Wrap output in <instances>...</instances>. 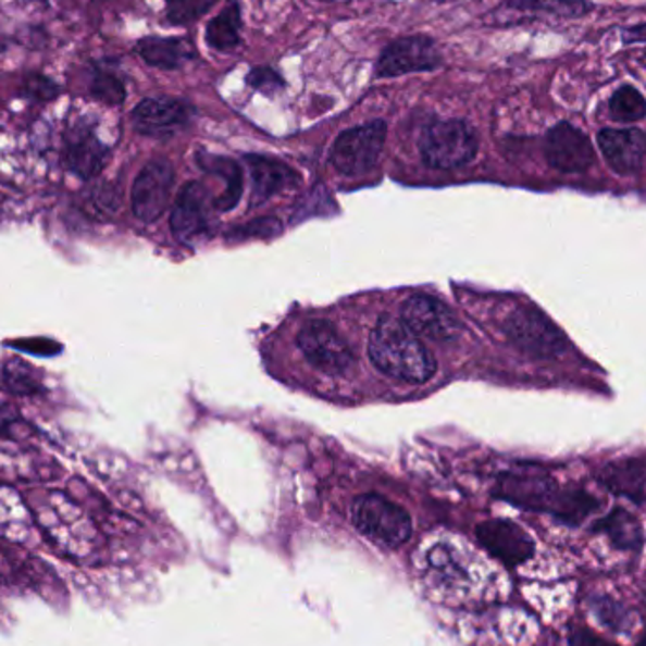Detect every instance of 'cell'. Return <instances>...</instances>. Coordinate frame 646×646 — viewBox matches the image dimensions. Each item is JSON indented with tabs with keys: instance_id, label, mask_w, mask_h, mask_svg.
Returning <instances> with one entry per match:
<instances>
[{
	"instance_id": "obj_1",
	"label": "cell",
	"mask_w": 646,
	"mask_h": 646,
	"mask_svg": "<svg viewBox=\"0 0 646 646\" xmlns=\"http://www.w3.org/2000/svg\"><path fill=\"white\" fill-rule=\"evenodd\" d=\"M496 496L520 509L550 514L568 525H581L601 507V501L586 489L561 486L552 476L535 469L501 474Z\"/></svg>"
},
{
	"instance_id": "obj_2",
	"label": "cell",
	"mask_w": 646,
	"mask_h": 646,
	"mask_svg": "<svg viewBox=\"0 0 646 646\" xmlns=\"http://www.w3.org/2000/svg\"><path fill=\"white\" fill-rule=\"evenodd\" d=\"M373 365L394 381L424 384L437 371V361L402 320L382 316L369 338Z\"/></svg>"
},
{
	"instance_id": "obj_3",
	"label": "cell",
	"mask_w": 646,
	"mask_h": 646,
	"mask_svg": "<svg viewBox=\"0 0 646 646\" xmlns=\"http://www.w3.org/2000/svg\"><path fill=\"white\" fill-rule=\"evenodd\" d=\"M353 527L374 545L395 550L412 537V518L386 497L365 494L353 499Z\"/></svg>"
},
{
	"instance_id": "obj_4",
	"label": "cell",
	"mask_w": 646,
	"mask_h": 646,
	"mask_svg": "<svg viewBox=\"0 0 646 646\" xmlns=\"http://www.w3.org/2000/svg\"><path fill=\"white\" fill-rule=\"evenodd\" d=\"M476 151V133L461 120L433 123L420 138V153L425 165L438 171H450L471 163Z\"/></svg>"
},
{
	"instance_id": "obj_5",
	"label": "cell",
	"mask_w": 646,
	"mask_h": 646,
	"mask_svg": "<svg viewBox=\"0 0 646 646\" xmlns=\"http://www.w3.org/2000/svg\"><path fill=\"white\" fill-rule=\"evenodd\" d=\"M386 131L388 127L381 120L345 131L331 148V165L343 176H361L373 171L384 150Z\"/></svg>"
},
{
	"instance_id": "obj_6",
	"label": "cell",
	"mask_w": 646,
	"mask_h": 646,
	"mask_svg": "<svg viewBox=\"0 0 646 646\" xmlns=\"http://www.w3.org/2000/svg\"><path fill=\"white\" fill-rule=\"evenodd\" d=\"M505 331L512 345L535 358H558L568 348L563 331L537 309H518Z\"/></svg>"
},
{
	"instance_id": "obj_7",
	"label": "cell",
	"mask_w": 646,
	"mask_h": 646,
	"mask_svg": "<svg viewBox=\"0 0 646 646\" xmlns=\"http://www.w3.org/2000/svg\"><path fill=\"white\" fill-rule=\"evenodd\" d=\"M297 346L312 367L325 374H345L356 363L352 348L338 335L331 323L314 320L297 335Z\"/></svg>"
},
{
	"instance_id": "obj_8",
	"label": "cell",
	"mask_w": 646,
	"mask_h": 646,
	"mask_svg": "<svg viewBox=\"0 0 646 646\" xmlns=\"http://www.w3.org/2000/svg\"><path fill=\"white\" fill-rule=\"evenodd\" d=\"M476 538L482 548L507 568H518L535 554V541L522 525L505 518L486 520L476 527Z\"/></svg>"
},
{
	"instance_id": "obj_9",
	"label": "cell",
	"mask_w": 646,
	"mask_h": 646,
	"mask_svg": "<svg viewBox=\"0 0 646 646\" xmlns=\"http://www.w3.org/2000/svg\"><path fill=\"white\" fill-rule=\"evenodd\" d=\"M174 169L166 159H153L144 166L133 186V212L144 223L159 220L173 195Z\"/></svg>"
},
{
	"instance_id": "obj_10",
	"label": "cell",
	"mask_w": 646,
	"mask_h": 646,
	"mask_svg": "<svg viewBox=\"0 0 646 646\" xmlns=\"http://www.w3.org/2000/svg\"><path fill=\"white\" fill-rule=\"evenodd\" d=\"M443 65L437 44L427 36H405L389 44L376 63V76L392 78L409 72L435 71Z\"/></svg>"
},
{
	"instance_id": "obj_11",
	"label": "cell",
	"mask_w": 646,
	"mask_h": 646,
	"mask_svg": "<svg viewBox=\"0 0 646 646\" xmlns=\"http://www.w3.org/2000/svg\"><path fill=\"white\" fill-rule=\"evenodd\" d=\"M545 156L548 165L563 174L586 173L596 161L589 138L569 122L558 123L548 131Z\"/></svg>"
},
{
	"instance_id": "obj_12",
	"label": "cell",
	"mask_w": 646,
	"mask_h": 646,
	"mask_svg": "<svg viewBox=\"0 0 646 646\" xmlns=\"http://www.w3.org/2000/svg\"><path fill=\"white\" fill-rule=\"evenodd\" d=\"M401 320L410 331L431 340H452L460 333L452 310L430 295H412L402 302Z\"/></svg>"
},
{
	"instance_id": "obj_13",
	"label": "cell",
	"mask_w": 646,
	"mask_h": 646,
	"mask_svg": "<svg viewBox=\"0 0 646 646\" xmlns=\"http://www.w3.org/2000/svg\"><path fill=\"white\" fill-rule=\"evenodd\" d=\"M189 117L191 108L171 97L146 99L133 110V125L146 137H173L186 127Z\"/></svg>"
},
{
	"instance_id": "obj_14",
	"label": "cell",
	"mask_w": 646,
	"mask_h": 646,
	"mask_svg": "<svg viewBox=\"0 0 646 646\" xmlns=\"http://www.w3.org/2000/svg\"><path fill=\"white\" fill-rule=\"evenodd\" d=\"M171 229L179 243H194L209 229V199L199 182L182 187L174 202Z\"/></svg>"
},
{
	"instance_id": "obj_15",
	"label": "cell",
	"mask_w": 646,
	"mask_h": 646,
	"mask_svg": "<svg viewBox=\"0 0 646 646\" xmlns=\"http://www.w3.org/2000/svg\"><path fill=\"white\" fill-rule=\"evenodd\" d=\"M610 169L618 174L639 173L646 158V137L639 129H604L597 135Z\"/></svg>"
},
{
	"instance_id": "obj_16",
	"label": "cell",
	"mask_w": 646,
	"mask_h": 646,
	"mask_svg": "<svg viewBox=\"0 0 646 646\" xmlns=\"http://www.w3.org/2000/svg\"><path fill=\"white\" fill-rule=\"evenodd\" d=\"M599 484L610 494L637 505L646 502V456L610 461L597 474Z\"/></svg>"
},
{
	"instance_id": "obj_17",
	"label": "cell",
	"mask_w": 646,
	"mask_h": 646,
	"mask_svg": "<svg viewBox=\"0 0 646 646\" xmlns=\"http://www.w3.org/2000/svg\"><path fill=\"white\" fill-rule=\"evenodd\" d=\"M107 146L97 138L94 131L76 127L69 135L66 142V161L72 171L82 178H94L101 173L107 163Z\"/></svg>"
},
{
	"instance_id": "obj_18",
	"label": "cell",
	"mask_w": 646,
	"mask_h": 646,
	"mask_svg": "<svg viewBox=\"0 0 646 646\" xmlns=\"http://www.w3.org/2000/svg\"><path fill=\"white\" fill-rule=\"evenodd\" d=\"M594 532L604 533L614 548L628 550V552L639 550L643 541H645L637 517H633L630 510L622 509V507L610 510L607 517L597 520L594 524Z\"/></svg>"
},
{
	"instance_id": "obj_19",
	"label": "cell",
	"mask_w": 646,
	"mask_h": 646,
	"mask_svg": "<svg viewBox=\"0 0 646 646\" xmlns=\"http://www.w3.org/2000/svg\"><path fill=\"white\" fill-rule=\"evenodd\" d=\"M138 55L151 66L163 71H173L184 65L186 61L195 58L191 44L182 38H144L137 46Z\"/></svg>"
},
{
	"instance_id": "obj_20",
	"label": "cell",
	"mask_w": 646,
	"mask_h": 646,
	"mask_svg": "<svg viewBox=\"0 0 646 646\" xmlns=\"http://www.w3.org/2000/svg\"><path fill=\"white\" fill-rule=\"evenodd\" d=\"M246 163L250 166L251 186H253V204L266 201L269 197L278 194L282 187L291 179V171L276 159L263 156H248Z\"/></svg>"
},
{
	"instance_id": "obj_21",
	"label": "cell",
	"mask_w": 646,
	"mask_h": 646,
	"mask_svg": "<svg viewBox=\"0 0 646 646\" xmlns=\"http://www.w3.org/2000/svg\"><path fill=\"white\" fill-rule=\"evenodd\" d=\"M425 573L431 584H438L443 588H456L467 581V569L460 561V556L452 545L437 543L425 554Z\"/></svg>"
},
{
	"instance_id": "obj_22",
	"label": "cell",
	"mask_w": 646,
	"mask_h": 646,
	"mask_svg": "<svg viewBox=\"0 0 646 646\" xmlns=\"http://www.w3.org/2000/svg\"><path fill=\"white\" fill-rule=\"evenodd\" d=\"M501 8L522 15L582 17L594 10V4L589 0H505Z\"/></svg>"
},
{
	"instance_id": "obj_23",
	"label": "cell",
	"mask_w": 646,
	"mask_h": 646,
	"mask_svg": "<svg viewBox=\"0 0 646 646\" xmlns=\"http://www.w3.org/2000/svg\"><path fill=\"white\" fill-rule=\"evenodd\" d=\"M240 42V10L237 2H229L222 14L215 15L207 27V44L214 50H233Z\"/></svg>"
},
{
	"instance_id": "obj_24",
	"label": "cell",
	"mask_w": 646,
	"mask_h": 646,
	"mask_svg": "<svg viewBox=\"0 0 646 646\" xmlns=\"http://www.w3.org/2000/svg\"><path fill=\"white\" fill-rule=\"evenodd\" d=\"M609 114L614 122H639L646 115V99L637 87L622 86L610 97Z\"/></svg>"
},
{
	"instance_id": "obj_25",
	"label": "cell",
	"mask_w": 646,
	"mask_h": 646,
	"mask_svg": "<svg viewBox=\"0 0 646 646\" xmlns=\"http://www.w3.org/2000/svg\"><path fill=\"white\" fill-rule=\"evenodd\" d=\"M204 166H209L210 171L220 173L227 178V189L215 204L222 210H229L231 207H235L238 199H240V194H243V174H240L237 163H233L229 159L212 158L210 161H204Z\"/></svg>"
},
{
	"instance_id": "obj_26",
	"label": "cell",
	"mask_w": 646,
	"mask_h": 646,
	"mask_svg": "<svg viewBox=\"0 0 646 646\" xmlns=\"http://www.w3.org/2000/svg\"><path fill=\"white\" fill-rule=\"evenodd\" d=\"M592 609L596 612L597 620H599L601 624L607 625L609 630L624 632L625 628L630 625L628 610H625L622 605L617 604L614 599H610V597H594V599H592Z\"/></svg>"
},
{
	"instance_id": "obj_27",
	"label": "cell",
	"mask_w": 646,
	"mask_h": 646,
	"mask_svg": "<svg viewBox=\"0 0 646 646\" xmlns=\"http://www.w3.org/2000/svg\"><path fill=\"white\" fill-rule=\"evenodd\" d=\"M215 0H166V14L174 25L197 22L214 7Z\"/></svg>"
},
{
	"instance_id": "obj_28",
	"label": "cell",
	"mask_w": 646,
	"mask_h": 646,
	"mask_svg": "<svg viewBox=\"0 0 646 646\" xmlns=\"http://www.w3.org/2000/svg\"><path fill=\"white\" fill-rule=\"evenodd\" d=\"M91 94L99 101L107 102L110 107L122 104L125 101V87H123L122 79L114 76V74H110V72H97L95 74Z\"/></svg>"
},
{
	"instance_id": "obj_29",
	"label": "cell",
	"mask_w": 646,
	"mask_h": 646,
	"mask_svg": "<svg viewBox=\"0 0 646 646\" xmlns=\"http://www.w3.org/2000/svg\"><path fill=\"white\" fill-rule=\"evenodd\" d=\"M248 84L251 87H256L259 91H263V94L271 95L274 91H278L282 86H284V82H282L281 76L273 71V69H266V66H259V69H251L250 74H248Z\"/></svg>"
},
{
	"instance_id": "obj_30",
	"label": "cell",
	"mask_w": 646,
	"mask_h": 646,
	"mask_svg": "<svg viewBox=\"0 0 646 646\" xmlns=\"http://www.w3.org/2000/svg\"><path fill=\"white\" fill-rule=\"evenodd\" d=\"M569 646H618L610 641L599 637L597 633L586 628H574L571 635H569Z\"/></svg>"
},
{
	"instance_id": "obj_31",
	"label": "cell",
	"mask_w": 646,
	"mask_h": 646,
	"mask_svg": "<svg viewBox=\"0 0 646 646\" xmlns=\"http://www.w3.org/2000/svg\"><path fill=\"white\" fill-rule=\"evenodd\" d=\"M29 91L38 95L40 99H50V97L58 94V87L53 86L50 79L33 78L29 82Z\"/></svg>"
},
{
	"instance_id": "obj_32",
	"label": "cell",
	"mask_w": 646,
	"mask_h": 646,
	"mask_svg": "<svg viewBox=\"0 0 646 646\" xmlns=\"http://www.w3.org/2000/svg\"><path fill=\"white\" fill-rule=\"evenodd\" d=\"M622 42H624L625 46H630V44L646 42V23H641V25L628 27V29L622 30Z\"/></svg>"
},
{
	"instance_id": "obj_33",
	"label": "cell",
	"mask_w": 646,
	"mask_h": 646,
	"mask_svg": "<svg viewBox=\"0 0 646 646\" xmlns=\"http://www.w3.org/2000/svg\"><path fill=\"white\" fill-rule=\"evenodd\" d=\"M635 646H646V632L641 635L639 639H637V643H635Z\"/></svg>"
}]
</instances>
